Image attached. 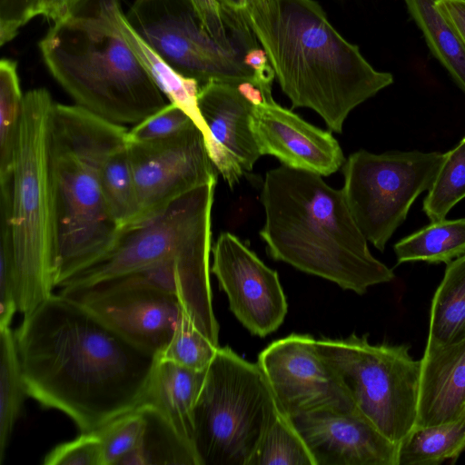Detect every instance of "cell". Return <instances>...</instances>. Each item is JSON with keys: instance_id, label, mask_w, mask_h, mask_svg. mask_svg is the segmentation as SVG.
<instances>
[{"instance_id": "1", "label": "cell", "mask_w": 465, "mask_h": 465, "mask_svg": "<svg viewBox=\"0 0 465 465\" xmlns=\"http://www.w3.org/2000/svg\"><path fill=\"white\" fill-rule=\"evenodd\" d=\"M15 337L27 395L81 432L136 409L158 361L61 293L24 315Z\"/></svg>"}, {"instance_id": "2", "label": "cell", "mask_w": 465, "mask_h": 465, "mask_svg": "<svg viewBox=\"0 0 465 465\" xmlns=\"http://www.w3.org/2000/svg\"><path fill=\"white\" fill-rule=\"evenodd\" d=\"M242 15L292 107L313 110L335 133L355 107L393 83L314 0H243Z\"/></svg>"}, {"instance_id": "3", "label": "cell", "mask_w": 465, "mask_h": 465, "mask_svg": "<svg viewBox=\"0 0 465 465\" xmlns=\"http://www.w3.org/2000/svg\"><path fill=\"white\" fill-rule=\"evenodd\" d=\"M260 236L276 261L363 294L394 279L376 259L341 190L322 176L281 165L265 174Z\"/></svg>"}, {"instance_id": "4", "label": "cell", "mask_w": 465, "mask_h": 465, "mask_svg": "<svg viewBox=\"0 0 465 465\" xmlns=\"http://www.w3.org/2000/svg\"><path fill=\"white\" fill-rule=\"evenodd\" d=\"M112 0H81L39 42L43 60L75 104L120 125H135L169 102L111 15Z\"/></svg>"}, {"instance_id": "5", "label": "cell", "mask_w": 465, "mask_h": 465, "mask_svg": "<svg viewBox=\"0 0 465 465\" xmlns=\"http://www.w3.org/2000/svg\"><path fill=\"white\" fill-rule=\"evenodd\" d=\"M54 104L45 88L25 94L11 173L0 182V241L10 251L18 312L24 315L55 288L59 229L50 157Z\"/></svg>"}, {"instance_id": "6", "label": "cell", "mask_w": 465, "mask_h": 465, "mask_svg": "<svg viewBox=\"0 0 465 465\" xmlns=\"http://www.w3.org/2000/svg\"><path fill=\"white\" fill-rule=\"evenodd\" d=\"M127 132L76 104H54L50 157L59 229L55 287L103 257L122 231L107 210L101 170L106 157L127 143Z\"/></svg>"}, {"instance_id": "7", "label": "cell", "mask_w": 465, "mask_h": 465, "mask_svg": "<svg viewBox=\"0 0 465 465\" xmlns=\"http://www.w3.org/2000/svg\"><path fill=\"white\" fill-rule=\"evenodd\" d=\"M280 410L259 365L219 347L193 411L199 465H248Z\"/></svg>"}, {"instance_id": "8", "label": "cell", "mask_w": 465, "mask_h": 465, "mask_svg": "<svg viewBox=\"0 0 465 465\" xmlns=\"http://www.w3.org/2000/svg\"><path fill=\"white\" fill-rule=\"evenodd\" d=\"M316 348L355 410L399 445L415 425L420 361L411 357L406 345L372 344L367 335L322 338Z\"/></svg>"}, {"instance_id": "9", "label": "cell", "mask_w": 465, "mask_h": 465, "mask_svg": "<svg viewBox=\"0 0 465 465\" xmlns=\"http://www.w3.org/2000/svg\"><path fill=\"white\" fill-rule=\"evenodd\" d=\"M445 153H373L360 150L343 163L341 188L361 232L383 252L417 197L430 187Z\"/></svg>"}, {"instance_id": "10", "label": "cell", "mask_w": 465, "mask_h": 465, "mask_svg": "<svg viewBox=\"0 0 465 465\" xmlns=\"http://www.w3.org/2000/svg\"><path fill=\"white\" fill-rule=\"evenodd\" d=\"M125 16L178 74L200 86L212 81L250 83L262 91L255 72L243 62L244 54L218 44L190 0H135Z\"/></svg>"}, {"instance_id": "11", "label": "cell", "mask_w": 465, "mask_h": 465, "mask_svg": "<svg viewBox=\"0 0 465 465\" xmlns=\"http://www.w3.org/2000/svg\"><path fill=\"white\" fill-rule=\"evenodd\" d=\"M136 213L124 229L143 225L193 189L217 181V173L197 125L170 138L127 142Z\"/></svg>"}, {"instance_id": "12", "label": "cell", "mask_w": 465, "mask_h": 465, "mask_svg": "<svg viewBox=\"0 0 465 465\" xmlns=\"http://www.w3.org/2000/svg\"><path fill=\"white\" fill-rule=\"evenodd\" d=\"M257 364L280 409L289 417L355 411L347 390L309 334L292 333L274 341L261 351Z\"/></svg>"}, {"instance_id": "13", "label": "cell", "mask_w": 465, "mask_h": 465, "mask_svg": "<svg viewBox=\"0 0 465 465\" xmlns=\"http://www.w3.org/2000/svg\"><path fill=\"white\" fill-rule=\"evenodd\" d=\"M87 308L141 349L159 356L184 313L177 296L143 286L89 285L60 292Z\"/></svg>"}, {"instance_id": "14", "label": "cell", "mask_w": 465, "mask_h": 465, "mask_svg": "<svg viewBox=\"0 0 465 465\" xmlns=\"http://www.w3.org/2000/svg\"><path fill=\"white\" fill-rule=\"evenodd\" d=\"M212 252L211 272L226 293L231 312L253 335L275 331L288 310L277 272L229 232L219 235Z\"/></svg>"}, {"instance_id": "15", "label": "cell", "mask_w": 465, "mask_h": 465, "mask_svg": "<svg viewBox=\"0 0 465 465\" xmlns=\"http://www.w3.org/2000/svg\"><path fill=\"white\" fill-rule=\"evenodd\" d=\"M197 104L209 133L210 158L232 188L262 156L251 129L253 103L238 85L212 81L200 86Z\"/></svg>"}, {"instance_id": "16", "label": "cell", "mask_w": 465, "mask_h": 465, "mask_svg": "<svg viewBox=\"0 0 465 465\" xmlns=\"http://www.w3.org/2000/svg\"><path fill=\"white\" fill-rule=\"evenodd\" d=\"M251 129L261 155L276 157L282 165L328 176L344 163L338 141L273 99L253 104Z\"/></svg>"}, {"instance_id": "17", "label": "cell", "mask_w": 465, "mask_h": 465, "mask_svg": "<svg viewBox=\"0 0 465 465\" xmlns=\"http://www.w3.org/2000/svg\"><path fill=\"white\" fill-rule=\"evenodd\" d=\"M315 465H398L399 445L356 410L290 417Z\"/></svg>"}, {"instance_id": "18", "label": "cell", "mask_w": 465, "mask_h": 465, "mask_svg": "<svg viewBox=\"0 0 465 465\" xmlns=\"http://www.w3.org/2000/svg\"><path fill=\"white\" fill-rule=\"evenodd\" d=\"M414 428L454 421L465 414V338L424 353L420 360Z\"/></svg>"}, {"instance_id": "19", "label": "cell", "mask_w": 465, "mask_h": 465, "mask_svg": "<svg viewBox=\"0 0 465 465\" xmlns=\"http://www.w3.org/2000/svg\"><path fill=\"white\" fill-rule=\"evenodd\" d=\"M206 370H192L158 357L140 404L151 405L161 411L192 445L193 411L205 379Z\"/></svg>"}, {"instance_id": "20", "label": "cell", "mask_w": 465, "mask_h": 465, "mask_svg": "<svg viewBox=\"0 0 465 465\" xmlns=\"http://www.w3.org/2000/svg\"><path fill=\"white\" fill-rule=\"evenodd\" d=\"M111 15L121 35L167 101L187 113L207 141L209 133L197 104L198 82L178 74L141 37L123 14L119 0H112Z\"/></svg>"}, {"instance_id": "21", "label": "cell", "mask_w": 465, "mask_h": 465, "mask_svg": "<svg viewBox=\"0 0 465 465\" xmlns=\"http://www.w3.org/2000/svg\"><path fill=\"white\" fill-rule=\"evenodd\" d=\"M465 338V253L447 263L431 302L424 353Z\"/></svg>"}, {"instance_id": "22", "label": "cell", "mask_w": 465, "mask_h": 465, "mask_svg": "<svg viewBox=\"0 0 465 465\" xmlns=\"http://www.w3.org/2000/svg\"><path fill=\"white\" fill-rule=\"evenodd\" d=\"M139 406L144 417L140 440L117 465H199L193 445L161 411L148 404Z\"/></svg>"}, {"instance_id": "23", "label": "cell", "mask_w": 465, "mask_h": 465, "mask_svg": "<svg viewBox=\"0 0 465 465\" xmlns=\"http://www.w3.org/2000/svg\"><path fill=\"white\" fill-rule=\"evenodd\" d=\"M398 263H449L465 253V218L431 222L394 244Z\"/></svg>"}, {"instance_id": "24", "label": "cell", "mask_w": 465, "mask_h": 465, "mask_svg": "<svg viewBox=\"0 0 465 465\" xmlns=\"http://www.w3.org/2000/svg\"><path fill=\"white\" fill-rule=\"evenodd\" d=\"M433 55L465 93V46L436 6V0H405Z\"/></svg>"}, {"instance_id": "25", "label": "cell", "mask_w": 465, "mask_h": 465, "mask_svg": "<svg viewBox=\"0 0 465 465\" xmlns=\"http://www.w3.org/2000/svg\"><path fill=\"white\" fill-rule=\"evenodd\" d=\"M465 449V414L431 427L413 428L399 444L398 465H438Z\"/></svg>"}, {"instance_id": "26", "label": "cell", "mask_w": 465, "mask_h": 465, "mask_svg": "<svg viewBox=\"0 0 465 465\" xmlns=\"http://www.w3.org/2000/svg\"><path fill=\"white\" fill-rule=\"evenodd\" d=\"M0 463L27 395L15 331L0 329Z\"/></svg>"}, {"instance_id": "27", "label": "cell", "mask_w": 465, "mask_h": 465, "mask_svg": "<svg viewBox=\"0 0 465 465\" xmlns=\"http://www.w3.org/2000/svg\"><path fill=\"white\" fill-rule=\"evenodd\" d=\"M101 184L110 216L120 229L126 228L136 213V196L127 143L104 160Z\"/></svg>"}, {"instance_id": "28", "label": "cell", "mask_w": 465, "mask_h": 465, "mask_svg": "<svg viewBox=\"0 0 465 465\" xmlns=\"http://www.w3.org/2000/svg\"><path fill=\"white\" fill-rule=\"evenodd\" d=\"M248 465H315L291 418L280 410Z\"/></svg>"}, {"instance_id": "29", "label": "cell", "mask_w": 465, "mask_h": 465, "mask_svg": "<svg viewBox=\"0 0 465 465\" xmlns=\"http://www.w3.org/2000/svg\"><path fill=\"white\" fill-rule=\"evenodd\" d=\"M24 96L16 62H0V182L11 173Z\"/></svg>"}, {"instance_id": "30", "label": "cell", "mask_w": 465, "mask_h": 465, "mask_svg": "<svg viewBox=\"0 0 465 465\" xmlns=\"http://www.w3.org/2000/svg\"><path fill=\"white\" fill-rule=\"evenodd\" d=\"M465 198V136L444 160L423 201V212L430 222L446 218L449 212Z\"/></svg>"}, {"instance_id": "31", "label": "cell", "mask_w": 465, "mask_h": 465, "mask_svg": "<svg viewBox=\"0 0 465 465\" xmlns=\"http://www.w3.org/2000/svg\"><path fill=\"white\" fill-rule=\"evenodd\" d=\"M219 347L203 336L183 313L171 341L158 357L192 370L204 371Z\"/></svg>"}, {"instance_id": "32", "label": "cell", "mask_w": 465, "mask_h": 465, "mask_svg": "<svg viewBox=\"0 0 465 465\" xmlns=\"http://www.w3.org/2000/svg\"><path fill=\"white\" fill-rule=\"evenodd\" d=\"M144 424L140 406L97 430L100 435L104 465H117L138 444Z\"/></svg>"}, {"instance_id": "33", "label": "cell", "mask_w": 465, "mask_h": 465, "mask_svg": "<svg viewBox=\"0 0 465 465\" xmlns=\"http://www.w3.org/2000/svg\"><path fill=\"white\" fill-rule=\"evenodd\" d=\"M196 125L191 116L174 104H167L157 113L133 125L127 142L146 143L174 136Z\"/></svg>"}, {"instance_id": "34", "label": "cell", "mask_w": 465, "mask_h": 465, "mask_svg": "<svg viewBox=\"0 0 465 465\" xmlns=\"http://www.w3.org/2000/svg\"><path fill=\"white\" fill-rule=\"evenodd\" d=\"M45 465H104L103 444L97 430L81 432L77 438L53 448Z\"/></svg>"}, {"instance_id": "35", "label": "cell", "mask_w": 465, "mask_h": 465, "mask_svg": "<svg viewBox=\"0 0 465 465\" xmlns=\"http://www.w3.org/2000/svg\"><path fill=\"white\" fill-rule=\"evenodd\" d=\"M41 0H0V45L13 40L19 29L40 15Z\"/></svg>"}, {"instance_id": "36", "label": "cell", "mask_w": 465, "mask_h": 465, "mask_svg": "<svg viewBox=\"0 0 465 465\" xmlns=\"http://www.w3.org/2000/svg\"><path fill=\"white\" fill-rule=\"evenodd\" d=\"M18 311L17 286L7 244L0 241V329L10 326Z\"/></svg>"}, {"instance_id": "37", "label": "cell", "mask_w": 465, "mask_h": 465, "mask_svg": "<svg viewBox=\"0 0 465 465\" xmlns=\"http://www.w3.org/2000/svg\"><path fill=\"white\" fill-rule=\"evenodd\" d=\"M436 6L465 46V0H436Z\"/></svg>"}, {"instance_id": "38", "label": "cell", "mask_w": 465, "mask_h": 465, "mask_svg": "<svg viewBox=\"0 0 465 465\" xmlns=\"http://www.w3.org/2000/svg\"><path fill=\"white\" fill-rule=\"evenodd\" d=\"M81 0H41L40 15L56 24L69 17Z\"/></svg>"}, {"instance_id": "39", "label": "cell", "mask_w": 465, "mask_h": 465, "mask_svg": "<svg viewBox=\"0 0 465 465\" xmlns=\"http://www.w3.org/2000/svg\"><path fill=\"white\" fill-rule=\"evenodd\" d=\"M221 4L229 10L242 14L243 0H219Z\"/></svg>"}]
</instances>
